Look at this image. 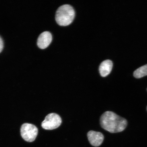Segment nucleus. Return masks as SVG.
Wrapping results in <instances>:
<instances>
[{
	"instance_id": "nucleus-1",
	"label": "nucleus",
	"mask_w": 147,
	"mask_h": 147,
	"mask_svg": "<svg viewBox=\"0 0 147 147\" xmlns=\"http://www.w3.org/2000/svg\"><path fill=\"white\" fill-rule=\"evenodd\" d=\"M100 124L106 131L115 133L123 131L127 126V122L125 119L113 112L107 111L101 116Z\"/></svg>"
},
{
	"instance_id": "nucleus-7",
	"label": "nucleus",
	"mask_w": 147,
	"mask_h": 147,
	"mask_svg": "<svg viewBox=\"0 0 147 147\" xmlns=\"http://www.w3.org/2000/svg\"><path fill=\"white\" fill-rule=\"evenodd\" d=\"M113 67L111 61L107 60L103 61L99 67V72L101 76L105 77L111 72Z\"/></svg>"
},
{
	"instance_id": "nucleus-9",
	"label": "nucleus",
	"mask_w": 147,
	"mask_h": 147,
	"mask_svg": "<svg viewBox=\"0 0 147 147\" xmlns=\"http://www.w3.org/2000/svg\"><path fill=\"white\" fill-rule=\"evenodd\" d=\"M3 48V42L2 39L0 37V53L2 51Z\"/></svg>"
},
{
	"instance_id": "nucleus-3",
	"label": "nucleus",
	"mask_w": 147,
	"mask_h": 147,
	"mask_svg": "<svg viewBox=\"0 0 147 147\" xmlns=\"http://www.w3.org/2000/svg\"><path fill=\"white\" fill-rule=\"evenodd\" d=\"M38 128L32 124H24L21 127V135L23 138L28 142H32L36 139L38 134Z\"/></svg>"
},
{
	"instance_id": "nucleus-10",
	"label": "nucleus",
	"mask_w": 147,
	"mask_h": 147,
	"mask_svg": "<svg viewBox=\"0 0 147 147\" xmlns=\"http://www.w3.org/2000/svg\"></svg>"
},
{
	"instance_id": "nucleus-4",
	"label": "nucleus",
	"mask_w": 147,
	"mask_h": 147,
	"mask_svg": "<svg viewBox=\"0 0 147 147\" xmlns=\"http://www.w3.org/2000/svg\"><path fill=\"white\" fill-rule=\"evenodd\" d=\"M62 123V119L59 115L55 113H51L46 117L42 122V128L46 130H53L57 128Z\"/></svg>"
},
{
	"instance_id": "nucleus-5",
	"label": "nucleus",
	"mask_w": 147,
	"mask_h": 147,
	"mask_svg": "<svg viewBox=\"0 0 147 147\" xmlns=\"http://www.w3.org/2000/svg\"><path fill=\"white\" fill-rule=\"evenodd\" d=\"M87 136L90 143L94 146H100L104 140V136L102 133L93 130L88 132Z\"/></svg>"
},
{
	"instance_id": "nucleus-8",
	"label": "nucleus",
	"mask_w": 147,
	"mask_h": 147,
	"mask_svg": "<svg viewBox=\"0 0 147 147\" xmlns=\"http://www.w3.org/2000/svg\"><path fill=\"white\" fill-rule=\"evenodd\" d=\"M147 75V64L139 68L134 73L136 78H140Z\"/></svg>"
},
{
	"instance_id": "nucleus-2",
	"label": "nucleus",
	"mask_w": 147,
	"mask_h": 147,
	"mask_svg": "<svg viewBox=\"0 0 147 147\" xmlns=\"http://www.w3.org/2000/svg\"><path fill=\"white\" fill-rule=\"evenodd\" d=\"M75 16V12L73 7L69 5H64L57 10L55 19L59 25L65 26L72 22Z\"/></svg>"
},
{
	"instance_id": "nucleus-6",
	"label": "nucleus",
	"mask_w": 147,
	"mask_h": 147,
	"mask_svg": "<svg viewBox=\"0 0 147 147\" xmlns=\"http://www.w3.org/2000/svg\"><path fill=\"white\" fill-rule=\"evenodd\" d=\"M52 40V35L50 32L46 31L42 32L38 37L37 45L40 49H45L50 45Z\"/></svg>"
}]
</instances>
